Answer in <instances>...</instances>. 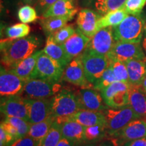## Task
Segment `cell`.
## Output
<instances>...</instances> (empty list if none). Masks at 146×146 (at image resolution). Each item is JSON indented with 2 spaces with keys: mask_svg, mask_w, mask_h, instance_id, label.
<instances>
[{
  "mask_svg": "<svg viewBox=\"0 0 146 146\" xmlns=\"http://www.w3.org/2000/svg\"><path fill=\"white\" fill-rule=\"evenodd\" d=\"M62 79L76 86H85L89 83L79 56L73 58L65 67Z\"/></svg>",
  "mask_w": 146,
  "mask_h": 146,
  "instance_id": "cell-16",
  "label": "cell"
},
{
  "mask_svg": "<svg viewBox=\"0 0 146 146\" xmlns=\"http://www.w3.org/2000/svg\"><path fill=\"white\" fill-rule=\"evenodd\" d=\"M79 57L83 64L87 81L92 85L101 78L110 64L107 56L95 54L87 50L84 51Z\"/></svg>",
  "mask_w": 146,
  "mask_h": 146,
  "instance_id": "cell-6",
  "label": "cell"
},
{
  "mask_svg": "<svg viewBox=\"0 0 146 146\" xmlns=\"http://www.w3.org/2000/svg\"><path fill=\"white\" fill-rule=\"evenodd\" d=\"M123 146H146V136L127 142Z\"/></svg>",
  "mask_w": 146,
  "mask_h": 146,
  "instance_id": "cell-42",
  "label": "cell"
},
{
  "mask_svg": "<svg viewBox=\"0 0 146 146\" xmlns=\"http://www.w3.org/2000/svg\"><path fill=\"white\" fill-rule=\"evenodd\" d=\"M54 122V118L51 115L43 121L31 125L28 135L33 139L37 146L41 145Z\"/></svg>",
  "mask_w": 146,
  "mask_h": 146,
  "instance_id": "cell-26",
  "label": "cell"
},
{
  "mask_svg": "<svg viewBox=\"0 0 146 146\" xmlns=\"http://www.w3.org/2000/svg\"><path fill=\"white\" fill-rule=\"evenodd\" d=\"M146 3V0H127L124 8L129 14L139 15Z\"/></svg>",
  "mask_w": 146,
  "mask_h": 146,
  "instance_id": "cell-38",
  "label": "cell"
},
{
  "mask_svg": "<svg viewBox=\"0 0 146 146\" xmlns=\"http://www.w3.org/2000/svg\"><path fill=\"white\" fill-rule=\"evenodd\" d=\"M64 68L59 62L53 59L41 51L33 78H41L53 82L62 79Z\"/></svg>",
  "mask_w": 146,
  "mask_h": 146,
  "instance_id": "cell-7",
  "label": "cell"
},
{
  "mask_svg": "<svg viewBox=\"0 0 146 146\" xmlns=\"http://www.w3.org/2000/svg\"><path fill=\"white\" fill-rule=\"evenodd\" d=\"M31 28L25 23H18L6 29L5 34L9 39H21L28 36Z\"/></svg>",
  "mask_w": 146,
  "mask_h": 146,
  "instance_id": "cell-32",
  "label": "cell"
},
{
  "mask_svg": "<svg viewBox=\"0 0 146 146\" xmlns=\"http://www.w3.org/2000/svg\"><path fill=\"white\" fill-rule=\"evenodd\" d=\"M105 125L100 124L85 127V141L94 142L99 141L106 135Z\"/></svg>",
  "mask_w": 146,
  "mask_h": 146,
  "instance_id": "cell-30",
  "label": "cell"
},
{
  "mask_svg": "<svg viewBox=\"0 0 146 146\" xmlns=\"http://www.w3.org/2000/svg\"><path fill=\"white\" fill-rule=\"evenodd\" d=\"M4 120L16 128L20 139L28 135L31 127V124L28 121H26L22 118L12 117V116H6Z\"/></svg>",
  "mask_w": 146,
  "mask_h": 146,
  "instance_id": "cell-35",
  "label": "cell"
},
{
  "mask_svg": "<svg viewBox=\"0 0 146 146\" xmlns=\"http://www.w3.org/2000/svg\"><path fill=\"white\" fill-rule=\"evenodd\" d=\"M111 67L118 81L129 83V74L125 62L117 60H109Z\"/></svg>",
  "mask_w": 146,
  "mask_h": 146,
  "instance_id": "cell-33",
  "label": "cell"
},
{
  "mask_svg": "<svg viewBox=\"0 0 146 146\" xmlns=\"http://www.w3.org/2000/svg\"><path fill=\"white\" fill-rule=\"evenodd\" d=\"M146 136V120L137 118L111 136L114 146H122L127 142Z\"/></svg>",
  "mask_w": 146,
  "mask_h": 146,
  "instance_id": "cell-11",
  "label": "cell"
},
{
  "mask_svg": "<svg viewBox=\"0 0 146 146\" xmlns=\"http://www.w3.org/2000/svg\"><path fill=\"white\" fill-rule=\"evenodd\" d=\"M80 110L103 111L108 106L106 105L100 91L91 88H83L76 94Z\"/></svg>",
  "mask_w": 146,
  "mask_h": 146,
  "instance_id": "cell-14",
  "label": "cell"
},
{
  "mask_svg": "<svg viewBox=\"0 0 146 146\" xmlns=\"http://www.w3.org/2000/svg\"><path fill=\"white\" fill-rule=\"evenodd\" d=\"M105 116V128L110 137L123 129L138 116L130 105L121 108H109L103 110Z\"/></svg>",
  "mask_w": 146,
  "mask_h": 146,
  "instance_id": "cell-3",
  "label": "cell"
},
{
  "mask_svg": "<svg viewBox=\"0 0 146 146\" xmlns=\"http://www.w3.org/2000/svg\"><path fill=\"white\" fill-rule=\"evenodd\" d=\"M100 18L99 13L91 9H82L76 18L78 29L91 39L99 31L98 23Z\"/></svg>",
  "mask_w": 146,
  "mask_h": 146,
  "instance_id": "cell-15",
  "label": "cell"
},
{
  "mask_svg": "<svg viewBox=\"0 0 146 146\" xmlns=\"http://www.w3.org/2000/svg\"><path fill=\"white\" fill-rule=\"evenodd\" d=\"M116 43L112 27H105L98 31L90 39L85 50L107 56Z\"/></svg>",
  "mask_w": 146,
  "mask_h": 146,
  "instance_id": "cell-12",
  "label": "cell"
},
{
  "mask_svg": "<svg viewBox=\"0 0 146 146\" xmlns=\"http://www.w3.org/2000/svg\"><path fill=\"white\" fill-rule=\"evenodd\" d=\"M62 138V125L54 122L40 146H57Z\"/></svg>",
  "mask_w": 146,
  "mask_h": 146,
  "instance_id": "cell-29",
  "label": "cell"
},
{
  "mask_svg": "<svg viewBox=\"0 0 146 146\" xmlns=\"http://www.w3.org/2000/svg\"><path fill=\"white\" fill-rule=\"evenodd\" d=\"M116 81H118L116 79V76H115L114 73L113 72L112 69L111 68V67L108 66L106 70L104 71V72L103 73L101 78L98 81H97L93 85V86H94V88L95 89L102 91L106 87L109 86L110 85H111V84Z\"/></svg>",
  "mask_w": 146,
  "mask_h": 146,
  "instance_id": "cell-34",
  "label": "cell"
},
{
  "mask_svg": "<svg viewBox=\"0 0 146 146\" xmlns=\"http://www.w3.org/2000/svg\"><path fill=\"white\" fill-rule=\"evenodd\" d=\"M27 81L16 75L11 70L1 68L0 72V95L1 98L20 96Z\"/></svg>",
  "mask_w": 146,
  "mask_h": 146,
  "instance_id": "cell-13",
  "label": "cell"
},
{
  "mask_svg": "<svg viewBox=\"0 0 146 146\" xmlns=\"http://www.w3.org/2000/svg\"><path fill=\"white\" fill-rule=\"evenodd\" d=\"M74 18V16H50L47 18H42L41 25L45 33L47 35L54 34L65 25L68 21Z\"/></svg>",
  "mask_w": 146,
  "mask_h": 146,
  "instance_id": "cell-28",
  "label": "cell"
},
{
  "mask_svg": "<svg viewBox=\"0 0 146 146\" xmlns=\"http://www.w3.org/2000/svg\"><path fill=\"white\" fill-rule=\"evenodd\" d=\"M127 0H98L96 9L100 14H106L111 11L123 8Z\"/></svg>",
  "mask_w": 146,
  "mask_h": 146,
  "instance_id": "cell-31",
  "label": "cell"
},
{
  "mask_svg": "<svg viewBox=\"0 0 146 146\" xmlns=\"http://www.w3.org/2000/svg\"><path fill=\"white\" fill-rule=\"evenodd\" d=\"M85 126L74 120H71L62 125V137L81 144L85 141Z\"/></svg>",
  "mask_w": 146,
  "mask_h": 146,
  "instance_id": "cell-25",
  "label": "cell"
},
{
  "mask_svg": "<svg viewBox=\"0 0 146 146\" xmlns=\"http://www.w3.org/2000/svg\"><path fill=\"white\" fill-rule=\"evenodd\" d=\"M1 125L4 128L7 132L10 133L11 135L13 137L16 141V140L19 139V135H18V130L16 129V127H14L13 125H12L11 124L8 123V122H5V120L3 122H1Z\"/></svg>",
  "mask_w": 146,
  "mask_h": 146,
  "instance_id": "cell-41",
  "label": "cell"
},
{
  "mask_svg": "<svg viewBox=\"0 0 146 146\" xmlns=\"http://www.w3.org/2000/svg\"><path fill=\"white\" fill-rule=\"evenodd\" d=\"M90 41V38L85 35L77 29L75 33L66 40L62 45L71 59L78 57L83 54Z\"/></svg>",
  "mask_w": 146,
  "mask_h": 146,
  "instance_id": "cell-17",
  "label": "cell"
},
{
  "mask_svg": "<svg viewBox=\"0 0 146 146\" xmlns=\"http://www.w3.org/2000/svg\"><path fill=\"white\" fill-rule=\"evenodd\" d=\"M41 51H36L26 59L19 62L13 68L10 69L16 75L27 81L33 77L36 62Z\"/></svg>",
  "mask_w": 146,
  "mask_h": 146,
  "instance_id": "cell-22",
  "label": "cell"
},
{
  "mask_svg": "<svg viewBox=\"0 0 146 146\" xmlns=\"http://www.w3.org/2000/svg\"><path fill=\"white\" fill-rule=\"evenodd\" d=\"M39 0H22V1H23L24 3L30 5H36V3L39 2Z\"/></svg>",
  "mask_w": 146,
  "mask_h": 146,
  "instance_id": "cell-44",
  "label": "cell"
},
{
  "mask_svg": "<svg viewBox=\"0 0 146 146\" xmlns=\"http://www.w3.org/2000/svg\"><path fill=\"white\" fill-rule=\"evenodd\" d=\"M129 74V83L131 86H139L146 76V61L133 59L124 62Z\"/></svg>",
  "mask_w": 146,
  "mask_h": 146,
  "instance_id": "cell-21",
  "label": "cell"
},
{
  "mask_svg": "<svg viewBox=\"0 0 146 146\" xmlns=\"http://www.w3.org/2000/svg\"><path fill=\"white\" fill-rule=\"evenodd\" d=\"M80 143L77 142L71 141L68 139L62 137L60 140L59 143H58L57 146H79Z\"/></svg>",
  "mask_w": 146,
  "mask_h": 146,
  "instance_id": "cell-43",
  "label": "cell"
},
{
  "mask_svg": "<svg viewBox=\"0 0 146 146\" xmlns=\"http://www.w3.org/2000/svg\"><path fill=\"white\" fill-rule=\"evenodd\" d=\"M0 109L1 114L5 117L20 118L29 123L30 102L29 99H25L21 96L1 98Z\"/></svg>",
  "mask_w": 146,
  "mask_h": 146,
  "instance_id": "cell-9",
  "label": "cell"
},
{
  "mask_svg": "<svg viewBox=\"0 0 146 146\" xmlns=\"http://www.w3.org/2000/svg\"><path fill=\"white\" fill-rule=\"evenodd\" d=\"M129 105L139 118L146 120V92L140 86L131 85Z\"/></svg>",
  "mask_w": 146,
  "mask_h": 146,
  "instance_id": "cell-20",
  "label": "cell"
},
{
  "mask_svg": "<svg viewBox=\"0 0 146 146\" xmlns=\"http://www.w3.org/2000/svg\"><path fill=\"white\" fill-rule=\"evenodd\" d=\"M43 51L47 56L59 62L64 68H65L72 60L66 52L63 45L56 43L52 35L47 37L46 44Z\"/></svg>",
  "mask_w": 146,
  "mask_h": 146,
  "instance_id": "cell-23",
  "label": "cell"
},
{
  "mask_svg": "<svg viewBox=\"0 0 146 146\" xmlns=\"http://www.w3.org/2000/svg\"><path fill=\"white\" fill-rule=\"evenodd\" d=\"M29 123L31 125L43 121L51 116V98L29 100Z\"/></svg>",
  "mask_w": 146,
  "mask_h": 146,
  "instance_id": "cell-18",
  "label": "cell"
},
{
  "mask_svg": "<svg viewBox=\"0 0 146 146\" xmlns=\"http://www.w3.org/2000/svg\"><path fill=\"white\" fill-rule=\"evenodd\" d=\"M129 15V14L127 13L124 7L118 10L111 11L108 13L104 14V16H101L98 21V29L100 30L105 27L117 26Z\"/></svg>",
  "mask_w": 146,
  "mask_h": 146,
  "instance_id": "cell-27",
  "label": "cell"
},
{
  "mask_svg": "<svg viewBox=\"0 0 146 146\" xmlns=\"http://www.w3.org/2000/svg\"><path fill=\"white\" fill-rule=\"evenodd\" d=\"M129 83L116 81L101 91L106 105L109 108H121L129 105Z\"/></svg>",
  "mask_w": 146,
  "mask_h": 146,
  "instance_id": "cell-8",
  "label": "cell"
},
{
  "mask_svg": "<svg viewBox=\"0 0 146 146\" xmlns=\"http://www.w3.org/2000/svg\"><path fill=\"white\" fill-rule=\"evenodd\" d=\"M11 146H37L33 139L27 135L16 140Z\"/></svg>",
  "mask_w": 146,
  "mask_h": 146,
  "instance_id": "cell-40",
  "label": "cell"
},
{
  "mask_svg": "<svg viewBox=\"0 0 146 146\" xmlns=\"http://www.w3.org/2000/svg\"><path fill=\"white\" fill-rule=\"evenodd\" d=\"M72 120L85 127H91L100 124L105 125V116L103 111L80 110L72 115Z\"/></svg>",
  "mask_w": 146,
  "mask_h": 146,
  "instance_id": "cell-24",
  "label": "cell"
},
{
  "mask_svg": "<svg viewBox=\"0 0 146 146\" xmlns=\"http://www.w3.org/2000/svg\"><path fill=\"white\" fill-rule=\"evenodd\" d=\"M80 110L76 94L62 89L51 98V115L54 118L66 117Z\"/></svg>",
  "mask_w": 146,
  "mask_h": 146,
  "instance_id": "cell-5",
  "label": "cell"
},
{
  "mask_svg": "<svg viewBox=\"0 0 146 146\" xmlns=\"http://www.w3.org/2000/svg\"><path fill=\"white\" fill-rule=\"evenodd\" d=\"M58 0H39L36 5V10L39 14H43L51 5Z\"/></svg>",
  "mask_w": 146,
  "mask_h": 146,
  "instance_id": "cell-39",
  "label": "cell"
},
{
  "mask_svg": "<svg viewBox=\"0 0 146 146\" xmlns=\"http://www.w3.org/2000/svg\"><path fill=\"white\" fill-rule=\"evenodd\" d=\"M109 60L125 62L137 59L146 61V56L140 43L116 41L111 52L107 56Z\"/></svg>",
  "mask_w": 146,
  "mask_h": 146,
  "instance_id": "cell-10",
  "label": "cell"
},
{
  "mask_svg": "<svg viewBox=\"0 0 146 146\" xmlns=\"http://www.w3.org/2000/svg\"><path fill=\"white\" fill-rule=\"evenodd\" d=\"M75 31L76 30L72 25H65L62 28L55 32L52 35L56 43L62 45L75 33Z\"/></svg>",
  "mask_w": 146,
  "mask_h": 146,
  "instance_id": "cell-37",
  "label": "cell"
},
{
  "mask_svg": "<svg viewBox=\"0 0 146 146\" xmlns=\"http://www.w3.org/2000/svg\"><path fill=\"white\" fill-rule=\"evenodd\" d=\"M62 90L59 82H53L41 78H31L27 81L23 92L20 95L29 100L51 98Z\"/></svg>",
  "mask_w": 146,
  "mask_h": 146,
  "instance_id": "cell-4",
  "label": "cell"
},
{
  "mask_svg": "<svg viewBox=\"0 0 146 146\" xmlns=\"http://www.w3.org/2000/svg\"><path fill=\"white\" fill-rule=\"evenodd\" d=\"M145 31V22L139 15H129L117 26L112 27L116 41L140 43Z\"/></svg>",
  "mask_w": 146,
  "mask_h": 146,
  "instance_id": "cell-2",
  "label": "cell"
},
{
  "mask_svg": "<svg viewBox=\"0 0 146 146\" xmlns=\"http://www.w3.org/2000/svg\"><path fill=\"white\" fill-rule=\"evenodd\" d=\"M76 0H58L42 14V18L50 16H74L77 13Z\"/></svg>",
  "mask_w": 146,
  "mask_h": 146,
  "instance_id": "cell-19",
  "label": "cell"
},
{
  "mask_svg": "<svg viewBox=\"0 0 146 146\" xmlns=\"http://www.w3.org/2000/svg\"><path fill=\"white\" fill-rule=\"evenodd\" d=\"M142 47H143L144 52L146 54V36L144 38L143 40V42H142Z\"/></svg>",
  "mask_w": 146,
  "mask_h": 146,
  "instance_id": "cell-46",
  "label": "cell"
},
{
  "mask_svg": "<svg viewBox=\"0 0 146 146\" xmlns=\"http://www.w3.org/2000/svg\"><path fill=\"white\" fill-rule=\"evenodd\" d=\"M18 17L23 23H31L37 20V12L30 5H24L18 10Z\"/></svg>",
  "mask_w": 146,
  "mask_h": 146,
  "instance_id": "cell-36",
  "label": "cell"
},
{
  "mask_svg": "<svg viewBox=\"0 0 146 146\" xmlns=\"http://www.w3.org/2000/svg\"><path fill=\"white\" fill-rule=\"evenodd\" d=\"M98 146H114L112 143H103Z\"/></svg>",
  "mask_w": 146,
  "mask_h": 146,
  "instance_id": "cell-47",
  "label": "cell"
},
{
  "mask_svg": "<svg viewBox=\"0 0 146 146\" xmlns=\"http://www.w3.org/2000/svg\"><path fill=\"white\" fill-rule=\"evenodd\" d=\"M40 39L31 35L21 39H5L1 41V62L3 68L10 70L35 52Z\"/></svg>",
  "mask_w": 146,
  "mask_h": 146,
  "instance_id": "cell-1",
  "label": "cell"
},
{
  "mask_svg": "<svg viewBox=\"0 0 146 146\" xmlns=\"http://www.w3.org/2000/svg\"><path fill=\"white\" fill-rule=\"evenodd\" d=\"M139 86L144 91H145V92H146V76H145V77L144 78L143 81H142L141 84L139 85Z\"/></svg>",
  "mask_w": 146,
  "mask_h": 146,
  "instance_id": "cell-45",
  "label": "cell"
}]
</instances>
